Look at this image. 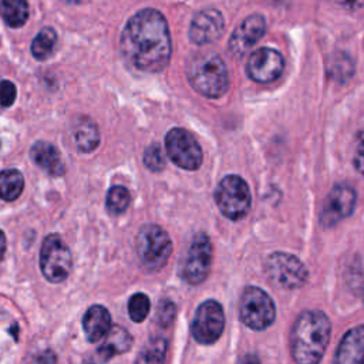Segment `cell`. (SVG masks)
<instances>
[{
  "label": "cell",
  "mask_w": 364,
  "mask_h": 364,
  "mask_svg": "<svg viewBox=\"0 0 364 364\" xmlns=\"http://www.w3.org/2000/svg\"><path fill=\"white\" fill-rule=\"evenodd\" d=\"M119 44L127 61L141 71H162L171 58L169 27L162 13L155 9L135 13L127 21Z\"/></svg>",
  "instance_id": "cell-1"
},
{
  "label": "cell",
  "mask_w": 364,
  "mask_h": 364,
  "mask_svg": "<svg viewBox=\"0 0 364 364\" xmlns=\"http://www.w3.org/2000/svg\"><path fill=\"white\" fill-rule=\"evenodd\" d=\"M331 323L320 310H304L290 333V351L296 364H320L330 341Z\"/></svg>",
  "instance_id": "cell-2"
},
{
  "label": "cell",
  "mask_w": 364,
  "mask_h": 364,
  "mask_svg": "<svg viewBox=\"0 0 364 364\" xmlns=\"http://www.w3.org/2000/svg\"><path fill=\"white\" fill-rule=\"evenodd\" d=\"M191 85L208 98H219L229 88V74L225 61L215 53L195 54L186 67Z\"/></svg>",
  "instance_id": "cell-3"
},
{
  "label": "cell",
  "mask_w": 364,
  "mask_h": 364,
  "mask_svg": "<svg viewBox=\"0 0 364 364\" xmlns=\"http://www.w3.org/2000/svg\"><path fill=\"white\" fill-rule=\"evenodd\" d=\"M135 247L141 264L149 272H156L166 264L172 253V240L161 226L145 225L136 235Z\"/></svg>",
  "instance_id": "cell-4"
},
{
  "label": "cell",
  "mask_w": 364,
  "mask_h": 364,
  "mask_svg": "<svg viewBox=\"0 0 364 364\" xmlns=\"http://www.w3.org/2000/svg\"><path fill=\"white\" fill-rule=\"evenodd\" d=\"M215 200L223 216L239 220L247 215L252 206L249 185L237 175H228L218 183Z\"/></svg>",
  "instance_id": "cell-5"
},
{
  "label": "cell",
  "mask_w": 364,
  "mask_h": 364,
  "mask_svg": "<svg viewBox=\"0 0 364 364\" xmlns=\"http://www.w3.org/2000/svg\"><path fill=\"white\" fill-rule=\"evenodd\" d=\"M264 273L272 284L286 290L301 287L309 277L304 263L286 252L270 253L264 262Z\"/></svg>",
  "instance_id": "cell-6"
},
{
  "label": "cell",
  "mask_w": 364,
  "mask_h": 364,
  "mask_svg": "<svg viewBox=\"0 0 364 364\" xmlns=\"http://www.w3.org/2000/svg\"><path fill=\"white\" fill-rule=\"evenodd\" d=\"M240 321L252 330L262 331L276 318V307L272 297L256 286H247L239 300Z\"/></svg>",
  "instance_id": "cell-7"
},
{
  "label": "cell",
  "mask_w": 364,
  "mask_h": 364,
  "mask_svg": "<svg viewBox=\"0 0 364 364\" xmlns=\"http://www.w3.org/2000/svg\"><path fill=\"white\" fill-rule=\"evenodd\" d=\"M73 267V256L65 242L55 233L48 235L40 252V269L43 276L51 283L64 282Z\"/></svg>",
  "instance_id": "cell-8"
},
{
  "label": "cell",
  "mask_w": 364,
  "mask_h": 364,
  "mask_svg": "<svg viewBox=\"0 0 364 364\" xmlns=\"http://www.w3.org/2000/svg\"><path fill=\"white\" fill-rule=\"evenodd\" d=\"M212 264V243L206 233L199 232L191 240L181 262V277L192 286L205 282Z\"/></svg>",
  "instance_id": "cell-9"
},
{
  "label": "cell",
  "mask_w": 364,
  "mask_h": 364,
  "mask_svg": "<svg viewBox=\"0 0 364 364\" xmlns=\"http://www.w3.org/2000/svg\"><path fill=\"white\" fill-rule=\"evenodd\" d=\"M165 149L169 159L182 169L196 171L202 165V148L195 136L183 128L168 131Z\"/></svg>",
  "instance_id": "cell-10"
},
{
  "label": "cell",
  "mask_w": 364,
  "mask_h": 364,
  "mask_svg": "<svg viewBox=\"0 0 364 364\" xmlns=\"http://www.w3.org/2000/svg\"><path fill=\"white\" fill-rule=\"evenodd\" d=\"M225 313L216 300H205L195 311L191 333L199 344H213L223 333Z\"/></svg>",
  "instance_id": "cell-11"
},
{
  "label": "cell",
  "mask_w": 364,
  "mask_h": 364,
  "mask_svg": "<svg viewBox=\"0 0 364 364\" xmlns=\"http://www.w3.org/2000/svg\"><path fill=\"white\" fill-rule=\"evenodd\" d=\"M357 193L347 183H337L324 199L320 222L324 228H331L340 220L350 216L355 208Z\"/></svg>",
  "instance_id": "cell-12"
},
{
  "label": "cell",
  "mask_w": 364,
  "mask_h": 364,
  "mask_svg": "<svg viewBox=\"0 0 364 364\" xmlns=\"http://www.w3.org/2000/svg\"><path fill=\"white\" fill-rule=\"evenodd\" d=\"M284 68L283 55L269 47L253 51L247 60V75L257 82H272L277 80Z\"/></svg>",
  "instance_id": "cell-13"
},
{
  "label": "cell",
  "mask_w": 364,
  "mask_h": 364,
  "mask_svg": "<svg viewBox=\"0 0 364 364\" xmlns=\"http://www.w3.org/2000/svg\"><path fill=\"white\" fill-rule=\"evenodd\" d=\"M266 31V20L262 14H250L247 16L232 33L229 38V51L242 57L246 54L264 34Z\"/></svg>",
  "instance_id": "cell-14"
},
{
  "label": "cell",
  "mask_w": 364,
  "mask_h": 364,
  "mask_svg": "<svg viewBox=\"0 0 364 364\" xmlns=\"http://www.w3.org/2000/svg\"><path fill=\"white\" fill-rule=\"evenodd\" d=\"M225 27L223 16L216 9H205L196 13L189 26V38L195 44L205 46L216 41Z\"/></svg>",
  "instance_id": "cell-15"
},
{
  "label": "cell",
  "mask_w": 364,
  "mask_h": 364,
  "mask_svg": "<svg viewBox=\"0 0 364 364\" xmlns=\"http://www.w3.org/2000/svg\"><path fill=\"white\" fill-rule=\"evenodd\" d=\"M331 364H364V324L343 336Z\"/></svg>",
  "instance_id": "cell-16"
},
{
  "label": "cell",
  "mask_w": 364,
  "mask_h": 364,
  "mask_svg": "<svg viewBox=\"0 0 364 364\" xmlns=\"http://www.w3.org/2000/svg\"><path fill=\"white\" fill-rule=\"evenodd\" d=\"M111 327V314L104 306H91L82 317V330L91 343L102 340Z\"/></svg>",
  "instance_id": "cell-17"
},
{
  "label": "cell",
  "mask_w": 364,
  "mask_h": 364,
  "mask_svg": "<svg viewBox=\"0 0 364 364\" xmlns=\"http://www.w3.org/2000/svg\"><path fill=\"white\" fill-rule=\"evenodd\" d=\"M30 156L33 162L53 176H61L64 173V164L58 149L46 141H37L31 149Z\"/></svg>",
  "instance_id": "cell-18"
},
{
  "label": "cell",
  "mask_w": 364,
  "mask_h": 364,
  "mask_svg": "<svg viewBox=\"0 0 364 364\" xmlns=\"http://www.w3.org/2000/svg\"><path fill=\"white\" fill-rule=\"evenodd\" d=\"M132 346V337L121 326H112L107 336L102 338V344L98 347L97 354L101 361H107L114 355L127 353Z\"/></svg>",
  "instance_id": "cell-19"
},
{
  "label": "cell",
  "mask_w": 364,
  "mask_h": 364,
  "mask_svg": "<svg viewBox=\"0 0 364 364\" xmlns=\"http://www.w3.org/2000/svg\"><path fill=\"white\" fill-rule=\"evenodd\" d=\"M73 138L80 152H92L100 144V131L97 124L88 117H78L73 128Z\"/></svg>",
  "instance_id": "cell-20"
},
{
  "label": "cell",
  "mask_w": 364,
  "mask_h": 364,
  "mask_svg": "<svg viewBox=\"0 0 364 364\" xmlns=\"http://www.w3.org/2000/svg\"><path fill=\"white\" fill-rule=\"evenodd\" d=\"M28 4L24 0H1L0 17L9 27L18 28L24 26L28 18Z\"/></svg>",
  "instance_id": "cell-21"
},
{
  "label": "cell",
  "mask_w": 364,
  "mask_h": 364,
  "mask_svg": "<svg viewBox=\"0 0 364 364\" xmlns=\"http://www.w3.org/2000/svg\"><path fill=\"white\" fill-rule=\"evenodd\" d=\"M24 189V178L17 169H4L0 172V199L6 202L16 200Z\"/></svg>",
  "instance_id": "cell-22"
},
{
  "label": "cell",
  "mask_w": 364,
  "mask_h": 364,
  "mask_svg": "<svg viewBox=\"0 0 364 364\" xmlns=\"http://www.w3.org/2000/svg\"><path fill=\"white\" fill-rule=\"evenodd\" d=\"M168 343L164 337H152L138 353L135 364H165Z\"/></svg>",
  "instance_id": "cell-23"
},
{
  "label": "cell",
  "mask_w": 364,
  "mask_h": 364,
  "mask_svg": "<svg viewBox=\"0 0 364 364\" xmlns=\"http://www.w3.org/2000/svg\"><path fill=\"white\" fill-rule=\"evenodd\" d=\"M55 44H57V33L51 27H44L37 33V36L31 43V54L38 61L47 60L53 54Z\"/></svg>",
  "instance_id": "cell-24"
},
{
  "label": "cell",
  "mask_w": 364,
  "mask_h": 364,
  "mask_svg": "<svg viewBox=\"0 0 364 364\" xmlns=\"http://www.w3.org/2000/svg\"><path fill=\"white\" fill-rule=\"evenodd\" d=\"M131 195L125 186L115 185L107 193V209L112 215H119L125 212L129 206Z\"/></svg>",
  "instance_id": "cell-25"
},
{
  "label": "cell",
  "mask_w": 364,
  "mask_h": 364,
  "mask_svg": "<svg viewBox=\"0 0 364 364\" xmlns=\"http://www.w3.org/2000/svg\"><path fill=\"white\" fill-rule=\"evenodd\" d=\"M151 309V303L146 294L135 293L128 300V314L129 318L135 323H141L146 318Z\"/></svg>",
  "instance_id": "cell-26"
},
{
  "label": "cell",
  "mask_w": 364,
  "mask_h": 364,
  "mask_svg": "<svg viewBox=\"0 0 364 364\" xmlns=\"http://www.w3.org/2000/svg\"><path fill=\"white\" fill-rule=\"evenodd\" d=\"M144 164L152 172H159L165 166V158L158 144H151L144 152Z\"/></svg>",
  "instance_id": "cell-27"
},
{
  "label": "cell",
  "mask_w": 364,
  "mask_h": 364,
  "mask_svg": "<svg viewBox=\"0 0 364 364\" xmlns=\"http://www.w3.org/2000/svg\"><path fill=\"white\" fill-rule=\"evenodd\" d=\"M175 316H176L175 304L168 299L161 300V303L158 304V309H156V316H155L156 323L161 327H168L169 324H172Z\"/></svg>",
  "instance_id": "cell-28"
},
{
  "label": "cell",
  "mask_w": 364,
  "mask_h": 364,
  "mask_svg": "<svg viewBox=\"0 0 364 364\" xmlns=\"http://www.w3.org/2000/svg\"><path fill=\"white\" fill-rule=\"evenodd\" d=\"M17 95L16 85L9 80H0V107H10L13 105Z\"/></svg>",
  "instance_id": "cell-29"
},
{
  "label": "cell",
  "mask_w": 364,
  "mask_h": 364,
  "mask_svg": "<svg viewBox=\"0 0 364 364\" xmlns=\"http://www.w3.org/2000/svg\"><path fill=\"white\" fill-rule=\"evenodd\" d=\"M353 162L355 169L364 175V129L360 131L357 135V145L354 149Z\"/></svg>",
  "instance_id": "cell-30"
},
{
  "label": "cell",
  "mask_w": 364,
  "mask_h": 364,
  "mask_svg": "<svg viewBox=\"0 0 364 364\" xmlns=\"http://www.w3.org/2000/svg\"><path fill=\"white\" fill-rule=\"evenodd\" d=\"M237 364H260V361L255 354H245L243 357L239 358Z\"/></svg>",
  "instance_id": "cell-31"
},
{
  "label": "cell",
  "mask_w": 364,
  "mask_h": 364,
  "mask_svg": "<svg viewBox=\"0 0 364 364\" xmlns=\"http://www.w3.org/2000/svg\"><path fill=\"white\" fill-rule=\"evenodd\" d=\"M6 252V235L3 230H0V260L3 259Z\"/></svg>",
  "instance_id": "cell-32"
}]
</instances>
